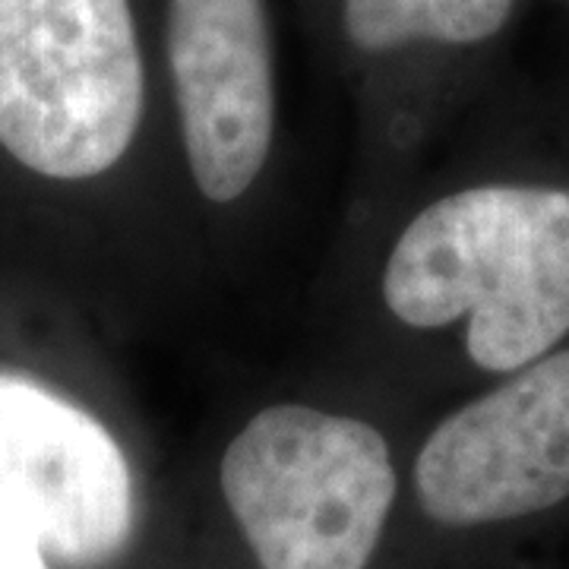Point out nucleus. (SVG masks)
<instances>
[{
	"mask_svg": "<svg viewBox=\"0 0 569 569\" xmlns=\"http://www.w3.org/2000/svg\"><path fill=\"white\" fill-rule=\"evenodd\" d=\"M164 61L193 183L234 203L260 178L276 130L266 0H164Z\"/></svg>",
	"mask_w": 569,
	"mask_h": 569,
	"instance_id": "nucleus-6",
	"label": "nucleus"
},
{
	"mask_svg": "<svg viewBox=\"0 0 569 569\" xmlns=\"http://www.w3.org/2000/svg\"><path fill=\"white\" fill-rule=\"evenodd\" d=\"M146 63L130 0H0V146L86 181L137 137Z\"/></svg>",
	"mask_w": 569,
	"mask_h": 569,
	"instance_id": "nucleus-3",
	"label": "nucleus"
},
{
	"mask_svg": "<svg viewBox=\"0 0 569 569\" xmlns=\"http://www.w3.org/2000/svg\"><path fill=\"white\" fill-rule=\"evenodd\" d=\"M0 569H54L20 507L0 490Z\"/></svg>",
	"mask_w": 569,
	"mask_h": 569,
	"instance_id": "nucleus-8",
	"label": "nucleus"
},
{
	"mask_svg": "<svg viewBox=\"0 0 569 569\" xmlns=\"http://www.w3.org/2000/svg\"><path fill=\"white\" fill-rule=\"evenodd\" d=\"M0 490L54 569H121L140 538L137 475L86 408L0 373Z\"/></svg>",
	"mask_w": 569,
	"mask_h": 569,
	"instance_id": "nucleus-5",
	"label": "nucleus"
},
{
	"mask_svg": "<svg viewBox=\"0 0 569 569\" xmlns=\"http://www.w3.org/2000/svg\"><path fill=\"white\" fill-rule=\"evenodd\" d=\"M383 301L415 329L466 320L485 370L535 365L569 332V190L488 183L430 203L389 253Z\"/></svg>",
	"mask_w": 569,
	"mask_h": 569,
	"instance_id": "nucleus-1",
	"label": "nucleus"
},
{
	"mask_svg": "<svg viewBox=\"0 0 569 569\" xmlns=\"http://www.w3.org/2000/svg\"><path fill=\"white\" fill-rule=\"evenodd\" d=\"M516 0H342L339 29L361 58L418 48H478L512 20Z\"/></svg>",
	"mask_w": 569,
	"mask_h": 569,
	"instance_id": "nucleus-7",
	"label": "nucleus"
},
{
	"mask_svg": "<svg viewBox=\"0 0 569 569\" xmlns=\"http://www.w3.org/2000/svg\"><path fill=\"white\" fill-rule=\"evenodd\" d=\"M216 497L241 569H380L402 475L373 425L284 402L224 443Z\"/></svg>",
	"mask_w": 569,
	"mask_h": 569,
	"instance_id": "nucleus-2",
	"label": "nucleus"
},
{
	"mask_svg": "<svg viewBox=\"0 0 569 569\" xmlns=\"http://www.w3.org/2000/svg\"><path fill=\"white\" fill-rule=\"evenodd\" d=\"M408 497L433 535L468 538L569 500V348L456 408L411 459Z\"/></svg>",
	"mask_w": 569,
	"mask_h": 569,
	"instance_id": "nucleus-4",
	"label": "nucleus"
}]
</instances>
